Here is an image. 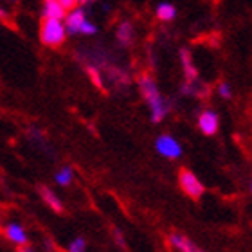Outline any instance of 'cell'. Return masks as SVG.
Returning <instances> with one entry per match:
<instances>
[{
    "label": "cell",
    "instance_id": "3",
    "mask_svg": "<svg viewBox=\"0 0 252 252\" xmlns=\"http://www.w3.org/2000/svg\"><path fill=\"white\" fill-rule=\"evenodd\" d=\"M179 184H180V188H182V191L194 200H198L200 196L204 194V186H202V182H200L198 177H196L193 171H189V169H180Z\"/></svg>",
    "mask_w": 252,
    "mask_h": 252
},
{
    "label": "cell",
    "instance_id": "23",
    "mask_svg": "<svg viewBox=\"0 0 252 252\" xmlns=\"http://www.w3.org/2000/svg\"><path fill=\"white\" fill-rule=\"evenodd\" d=\"M194 252H202V251H200V249H196V251H194Z\"/></svg>",
    "mask_w": 252,
    "mask_h": 252
},
{
    "label": "cell",
    "instance_id": "2",
    "mask_svg": "<svg viewBox=\"0 0 252 252\" xmlns=\"http://www.w3.org/2000/svg\"><path fill=\"white\" fill-rule=\"evenodd\" d=\"M67 38V31L62 20L53 18H43L40 26V40L47 47H60Z\"/></svg>",
    "mask_w": 252,
    "mask_h": 252
},
{
    "label": "cell",
    "instance_id": "15",
    "mask_svg": "<svg viewBox=\"0 0 252 252\" xmlns=\"http://www.w3.org/2000/svg\"><path fill=\"white\" fill-rule=\"evenodd\" d=\"M67 252H87V240L85 238H74L72 242L68 243Z\"/></svg>",
    "mask_w": 252,
    "mask_h": 252
},
{
    "label": "cell",
    "instance_id": "22",
    "mask_svg": "<svg viewBox=\"0 0 252 252\" xmlns=\"http://www.w3.org/2000/svg\"><path fill=\"white\" fill-rule=\"evenodd\" d=\"M89 2H94V0H78V4H89Z\"/></svg>",
    "mask_w": 252,
    "mask_h": 252
},
{
    "label": "cell",
    "instance_id": "7",
    "mask_svg": "<svg viewBox=\"0 0 252 252\" xmlns=\"http://www.w3.org/2000/svg\"><path fill=\"white\" fill-rule=\"evenodd\" d=\"M5 238L13 242L15 245L18 247H24L29 243V236H27L26 229L20 225V223H9V225H5Z\"/></svg>",
    "mask_w": 252,
    "mask_h": 252
},
{
    "label": "cell",
    "instance_id": "6",
    "mask_svg": "<svg viewBox=\"0 0 252 252\" xmlns=\"http://www.w3.org/2000/svg\"><path fill=\"white\" fill-rule=\"evenodd\" d=\"M220 126V119L213 110H204L198 117V128L205 135H215Z\"/></svg>",
    "mask_w": 252,
    "mask_h": 252
},
{
    "label": "cell",
    "instance_id": "10",
    "mask_svg": "<svg viewBox=\"0 0 252 252\" xmlns=\"http://www.w3.org/2000/svg\"><path fill=\"white\" fill-rule=\"evenodd\" d=\"M180 62H182V67H184L186 81H196L198 79V72L194 68L193 58H191V53H189L188 49H180Z\"/></svg>",
    "mask_w": 252,
    "mask_h": 252
},
{
    "label": "cell",
    "instance_id": "20",
    "mask_svg": "<svg viewBox=\"0 0 252 252\" xmlns=\"http://www.w3.org/2000/svg\"><path fill=\"white\" fill-rule=\"evenodd\" d=\"M0 20H7V11L4 7H0Z\"/></svg>",
    "mask_w": 252,
    "mask_h": 252
},
{
    "label": "cell",
    "instance_id": "4",
    "mask_svg": "<svg viewBox=\"0 0 252 252\" xmlns=\"http://www.w3.org/2000/svg\"><path fill=\"white\" fill-rule=\"evenodd\" d=\"M157 152L166 158H179L182 155V146L180 142L171 135H160L155 142Z\"/></svg>",
    "mask_w": 252,
    "mask_h": 252
},
{
    "label": "cell",
    "instance_id": "13",
    "mask_svg": "<svg viewBox=\"0 0 252 252\" xmlns=\"http://www.w3.org/2000/svg\"><path fill=\"white\" fill-rule=\"evenodd\" d=\"M157 16L162 22H171V20H175V16H177V9H175L173 4L162 2V4H158V7H157Z\"/></svg>",
    "mask_w": 252,
    "mask_h": 252
},
{
    "label": "cell",
    "instance_id": "1",
    "mask_svg": "<svg viewBox=\"0 0 252 252\" xmlns=\"http://www.w3.org/2000/svg\"><path fill=\"white\" fill-rule=\"evenodd\" d=\"M139 90H141L142 97L150 106V112H152L150 119L153 123H162L166 119V116H168L169 105L168 101L162 97V94H160V90H158L157 83L153 81L152 76L144 74V76L139 78Z\"/></svg>",
    "mask_w": 252,
    "mask_h": 252
},
{
    "label": "cell",
    "instance_id": "17",
    "mask_svg": "<svg viewBox=\"0 0 252 252\" xmlns=\"http://www.w3.org/2000/svg\"><path fill=\"white\" fill-rule=\"evenodd\" d=\"M218 94H220L223 99H231V97H232L231 85L225 83V81H223V83H220V85H218Z\"/></svg>",
    "mask_w": 252,
    "mask_h": 252
},
{
    "label": "cell",
    "instance_id": "14",
    "mask_svg": "<svg viewBox=\"0 0 252 252\" xmlns=\"http://www.w3.org/2000/svg\"><path fill=\"white\" fill-rule=\"evenodd\" d=\"M54 180H56V184L58 186H68L74 180V171L68 168V166H65V168H62L58 173H56Z\"/></svg>",
    "mask_w": 252,
    "mask_h": 252
},
{
    "label": "cell",
    "instance_id": "9",
    "mask_svg": "<svg viewBox=\"0 0 252 252\" xmlns=\"http://www.w3.org/2000/svg\"><path fill=\"white\" fill-rule=\"evenodd\" d=\"M169 243H171V247H173L175 251H179V252H194L198 249L189 238H186L184 234H179V232L169 234Z\"/></svg>",
    "mask_w": 252,
    "mask_h": 252
},
{
    "label": "cell",
    "instance_id": "18",
    "mask_svg": "<svg viewBox=\"0 0 252 252\" xmlns=\"http://www.w3.org/2000/svg\"><path fill=\"white\" fill-rule=\"evenodd\" d=\"M97 32V27L92 24V22L85 20V24L81 26V29H79V34H87V36H90V34H95Z\"/></svg>",
    "mask_w": 252,
    "mask_h": 252
},
{
    "label": "cell",
    "instance_id": "5",
    "mask_svg": "<svg viewBox=\"0 0 252 252\" xmlns=\"http://www.w3.org/2000/svg\"><path fill=\"white\" fill-rule=\"evenodd\" d=\"M63 20H65L63 26H65L67 34H79V29H81V26L85 24L87 16H85V11L81 9V7H74V9H70V13L65 15Z\"/></svg>",
    "mask_w": 252,
    "mask_h": 252
},
{
    "label": "cell",
    "instance_id": "16",
    "mask_svg": "<svg viewBox=\"0 0 252 252\" xmlns=\"http://www.w3.org/2000/svg\"><path fill=\"white\" fill-rule=\"evenodd\" d=\"M87 74H89V78L92 79V83L95 85V87H103V78H101V74H99V70L94 67V65H89L87 67Z\"/></svg>",
    "mask_w": 252,
    "mask_h": 252
},
{
    "label": "cell",
    "instance_id": "12",
    "mask_svg": "<svg viewBox=\"0 0 252 252\" xmlns=\"http://www.w3.org/2000/svg\"><path fill=\"white\" fill-rule=\"evenodd\" d=\"M117 40L123 43V45H128V43L133 40V26H131L130 22H123V24H119V27H117Z\"/></svg>",
    "mask_w": 252,
    "mask_h": 252
},
{
    "label": "cell",
    "instance_id": "8",
    "mask_svg": "<svg viewBox=\"0 0 252 252\" xmlns=\"http://www.w3.org/2000/svg\"><path fill=\"white\" fill-rule=\"evenodd\" d=\"M43 18H53V20H62L67 15V9L60 4L58 0H43Z\"/></svg>",
    "mask_w": 252,
    "mask_h": 252
},
{
    "label": "cell",
    "instance_id": "11",
    "mask_svg": "<svg viewBox=\"0 0 252 252\" xmlns=\"http://www.w3.org/2000/svg\"><path fill=\"white\" fill-rule=\"evenodd\" d=\"M40 194H42L43 202H45V204H47L49 207L54 211V213H62V211H63V204H62V200H60V196L54 193L53 189L42 186V188H40Z\"/></svg>",
    "mask_w": 252,
    "mask_h": 252
},
{
    "label": "cell",
    "instance_id": "21",
    "mask_svg": "<svg viewBox=\"0 0 252 252\" xmlns=\"http://www.w3.org/2000/svg\"><path fill=\"white\" fill-rule=\"evenodd\" d=\"M18 252H32V249H29L27 245H24V247H20V251Z\"/></svg>",
    "mask_w": 252,
    "mask_h": 252
},
{
    "label": "cell",
    "instance_id": "19",
    "mask_svg": "<svg viewBox=\"0 0 252 252\" xmlns=\"http://www.w3.org/2000/svg\"><path fill=\"white\" fill-rule=\"evenodd\" d=\"M58 2H60V4H62L67 11L74 9V7H78V0H58Z\"/></svg>",
    "mask_w": 252,
    "mask_h": 252
}]
</instances>
